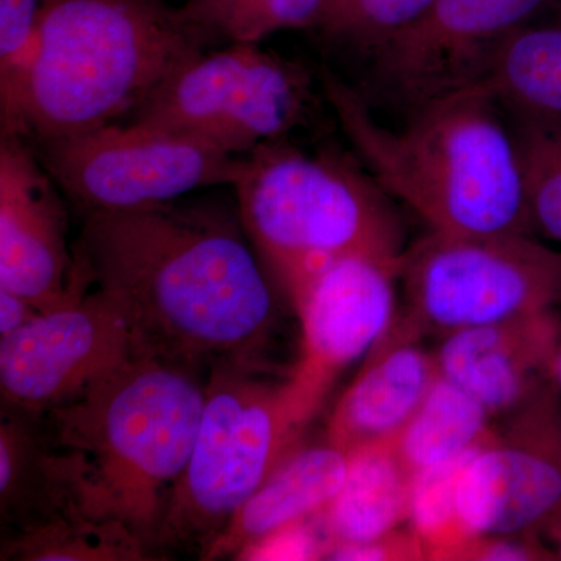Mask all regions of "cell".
Here are the masks:
<instances>
[{
  "label": "cell",
  "mask_w": 561,
  "mask_h": 561,
  "mask_svg": "<svg viewBox=\"0 0 561 561\" xmlns=\"http://www.w3.org/2000/svg\"><path fill=\"white\" fill-rule=\"evenodd\" d=\"M552 379L561 393V341L552 362Z\"/></svg>",
  "instance_id": "obj_32"
},
{
  "label": "cell",
  "mask_w": 561,
  "mask_h": 561,
  "mask_svg": "<svg viewBox=\"0 0 561 561\" xmlns=\"http://www.w3.org/2000/svg\"><path fill=\"white\" fill-rule=\"evenodd\" d=\"M205 398L198 373L135 357L79 400L43 415L51 442L68 457L83 512L127 524L153 553Z\"/></svg>",
  "instance_id": "obj_4"
},
{
  "label": "cell",
  "mask_w": 561,
  "mask_h": 561,
  "mask_svg": "<svg viewBox=\"0 0 561 561\" xmlns=\"http://www.w3.org/2000/svg\"><path fill=\"white\" fill-rule=\"evenodd\" d=\"M0 560L146 561L157 560L146 542L117 519L72 512L39 529L7 537Z\"/></svg>",
  "instance_id": "obj_22"
},
{
  "label": "cell",
  "mask_w": 561,
  "mask_h": 561,
  "mask_svg": "<svg viewBox=\"0 0 561 561\" xmlns=\"http://www.w3.org/2000/svg\"><path fill=\"white\" fill-rule=\"evenodd\" d=\"M508 113L531 230L561 243V117Z\"/></svg>",
  "instance_id": "obj_23"
},
{
  "label": "cell",
  "mask_w": 561,
  "mask_h": 561,
  "mask_svg": "<svg viewBox=\"0 0 561 561\" xmlns=\"http://www.w3.org/2000/svg\"><path fill=\"white\" fill-rule=\"evenodd\" d=\"M482 88L505 111L561 117V0L502 44Z\"/></svg>",
  "instance_id": "obj_20"
},
{
  "label": "cell",
  "mask_w": 561,
  "mask_h": 561,
  "mask_svg": "<svg viewBox=\"0 0 561 561\" xmlns=\"http://www.w3.org/2000/svg\"><path fill=\"white\" fill-rule=\"evenodd\" d=\"M398 311L335 402L327 437L346 454L393 442L438 379L434 350Z\"/></svg>",
  "instance_id": "obj_16"
},
{
  "label": "cell",
  "mask_w": 561,
  "mask_h": 561,
  "mask_svg": "<svg viewBox=\"0 0 561 561\" xmlns=\"http://www.w3.org/2000/svg\"><path fill=\"white\" fill-rule=\"evenodd\" d=\"M401 264L348 254L328 262L287 295L301 328L291 376L321 404L343 370L364 359L393 323Z\"/></svg>",
  "instance_id": "obj_13"
},
{
  "label": "cell",
  "mask_w": 561,
  "mask_h": 561,
  "mask_svg": "<svg viewBox=\"0 0 561 561\" xmlns=\"http://www.w3.org/2000/svg\"><path fill=\"white\" fill-rule=\"evenodd\" d=\"M184 11L219 44H260L289 28H312L321 0H186Z\"/></svg>",
  "instance_id": "obj_24"
},
{
  "label": "cell",
  "mask_w": 561,
  "mask_h": 561,
  "mask_svg": "<svg viewBox=\"0 0 561 561\" xmlns=\"http://www.w3.org/2000/svg\"><path fill=\"white\" fill-rule=\"evenodd\" d=\"M320 409L291 368H210L194 449L154 535L158 560L181 549L203 559L232 516L305 438Z\"/></svg>",
  "instance_id": "obj_6"
},
{
  "label": "cell",
  "mask_w": 561,
  "mask_h": 561,
  "mask_svg": "<svg viewBox=\"0 0 561 561\" xmlns=\"http://www.w3.org/2000/svg\"><path fill=\"white\" fill-rule=\"evenodd\" d=\"M72 247L91 289L119 309L136 356L195 373L225 364L276 367L271 348L286 297L238 209L175 201L91 210L81 214Z\"/></svg>",
  "instance_id": "obj_1"
},
{
  "label": "cell",
  "mask_w": 561,
  "mask_h": 561,
  "mask_svg": "<svg viewBox=\"0 0 561 561\" xmlns=\"http://www.w3.org/2000/svg\"><path fill=\"white\" fill-rule=\"evenodd\" d=\"M135 357L119 309L92 289L0 339L2 405L46 415L79 400Z\"/></svg>",
  "instance_id": "obj_12"
},
{
  "label": "cell",
  "mask_w": 561,
  "mask_h": 561,
  "mask_svg": "<svg viewBox=\"0 0 561 561\" xmlns=\"http://www.w3.org/2000/svg\"><path fill=\"white\" fill-rule=\"evenodd\" d=\"M557 0H434L411 28L371 51V81L401 108L482 88L513 33Z\"/></svg>",
  "instance_id": "obj_11"
},
{
  "label": "cell",
  "mask_w": 561,
  "mask_h": 561,
  "mask_svg": "<svg viewBox=\"0 0 561 561\" xmlns=\"http://www.w3.org/2000/svg\"><path fill=\"white\" fill-rule=\"evenodd\" d=\"M540 535H476L457 551L454 561H557Z\"/></svg>",
  "instance_id": "obj_28"
},
{
  "label": "cell",
  "mask_w": 561,
  "mask_h": 561,
  "mask_svg": "<svg viewBox=\"0 0 561 561\" xmlns=\"http://www.w3.org/2000/svg\"><path fill=\"white\" fill-rule=\"evenodd\" d=\"M493 421L481 402L438 376L419 411L393 442L405 467L415 476L467 457L489 434Z\"/></svg>",
  "instance_id": "obj_21"
},
{
  "label": "cell",
  "mask_w": 561,
  "mask_h": 561,
  "mask_svg": "<svg viewBox=\"0 0 561 561\" xmlns=\"http://www.w3.org/2000/svg\"><path fill=\"white\" fill-rule=\"evenodd\" d=\"M400 316L423 335L553 311L561 306V253L534 236L431 232L405 250Z\"/></svg>",
  "instance_id": "obj_7"
},
{
  "label": "cell",
  "mask_w": 561,
  "mask_h": 561,
  "mask_svg": "<svg viewBox=\"0 0 561 561\" xmlns=\"http://www.w3.org/2000/svg\"><path fill=\"white\" fill-rule=\"evenodd\" d=\"M467 457L413 476L408 524L423 541L427 560L454 561L471 538L461 526L456 507L457 478Z\"/></svg>",
  "instance_id": "obj_26"
},
{
  "label": "cell",
  "mask_w": 561,
  "mask_h": 561,
  "mask_svg": "<svg viewBox=\"0 0 561 561\" xmlns=\"http://www.w3.org/2000/svg\"><path fill=\"white\" fill-rule=\"evenodd\" d=\"M232 187L243 230L286 300L337 257L401 262L408 250L393 198L342 151L311 154L287 138L268 140L243 157Z\"/></svg>",
  "instance_id": "obj_5"
},
{
  "label": "cell",
  "mask_w": 561,
  "mask_h": 561,
  "mask_svg": "<svg viewBox=\"0 0 561 561\" xmlns=\"http://www.w3.org/2000/svg\"><path fill=\"white\" fill-rule=\"evenodd\" d=\"M437 341L438 375L470 393L497 419L551 381L561 317L553 309L467 328Z\"/></svg>",
  "instance_id": "obj_15"
},
{
  "label": "cell",
  "mask_w": 561,
  "mask_h": 561,
  "mask_svg": "<svg viewBox=\"0 0 561 561\" xmlns=\"http://www.w3.org/2000/svg\"><path fill=\"white\" fill-rule=\"evenodd\" d=\"M456 507L470 537H542L561 508V393L553 379L494 419L461 467Z\"/></svg>",
  "instance_id": "obj_10"
},
{
  "label": "cell",
  "mask_w": 561,
  "mask_h": 561,
  "mask_svg": "<svg viewBox=\"0 0 561 561\" xmlns=\"http://www.w3.org/2000/svg\"><path fill=\"white\" fill-rule=\"evenodd\" d=\"M31 146L81 214L147 208L179 201L192 191L232 186L245 157L131 121Z\"/></svg>",
  "instance_id": "obj_9"
},
{
  "label": "cell",
  "mask_w": 561,
  "mask_h": 561,
  "mask_svg": "<svg viewBox=\"0 0 561 561\" xmlns=\"http://www.w3.org/2000/svg\"><path fill=\"white\" fill-rule=\"evenodd\" d=\"M72 512H83L79 491L68 457L51 442L43 416L2 405L0 516L9 537Z\"/></svg>",
  "instance_id": "obj_18"
},
{
  "label": "cell",
  "mask_w": 561,
  "mask_h": 561,
  "mask_svg": "<svg viewBox=\"0 0 561 561\" xmlns=\"http://www.w3.org/2000/svg\"><path fill=\"white\" fill-rule=\"evenodd\" d=\"M66 201L31 142L0 135V289L43 313L92 290L77 272Z\"/></svg>",
  "instance_id": "obj_14"
},
{
  "label": "cell",
  "mask_w": 561,
  "mask_h": 561,
  "mask_svg": "<svg viewBox=\"0 0 561 561\" xmlns=\"http://www.w3.org/2000/svg\"><path fill=\"white\" fill-rule=\"evenodd\" d=\"M542 540L548 542L549 548L556 552L557 559L561 560V508L542 531Z\"/></svg>",
  "instance_id": "obj_31"
},
{
  "label": "cell",
  "mask_w": 561,
  "mask_h": 561,
  "mask_svg": "<svg viewBox=\"0 0 561 561\" xmlns=\"http://www.w3.org/2000/svg\"><path fill=\"white\" fill-rule=\"evenodd\" d=\"M319 81L357 160L431 232L535 236L512 128L485 88L426 103L391 130L331 69Z\"/></svg>",
  "instance_id": "obj_3"
},
{
  "label": "cell",
  "mask_w": 561,
  "mask_h": 561,
  "mask_svg": "<svg viewBox=\"0 0 561 561\" xmlns=\"http://www.w3.org/2000/svg\"><path fill=\"white\" fill-rule=\"evenodd\" d=\"M41 0H0V81L9 79L35 35Z\"/></svg>",
  "instance_id": "obj_27"
},
{
  "label": "cell",
  "mask_w": 561,
  "mask_h": 561,
  "mask_svg": "<svg viewBox=\"0 0 561 561\" xmlns=\"http://www.w3.org/2000/svg\"><path fill=\"white\" fill-rule=\"evenodd\" d=\"M217 44L168 0H41L31 49L0 81V135L39 142L127 119Z\"/></svg>",
  "instance_id": "obj_2"
},
{
  "label": "cell",
  "mask_w": 561,
  "mask_h": 561,
  "mask_svg": "<svg viewBox=\"0 0 561 561\" xmlns=\"http://www.w3.org/2000/svg\"><path fill=\"white\" fill-rule=\"evenodd\" d=\"M348 467L350 454L327 434L319 442L302 438L232 516L202 560L242 559L276 531L311 518L341 491Z\"/></svg>",
  "instance_id": "obj_17"
},
{
  "label": "cell",
  "mask_w": 561,
  "mask_h": 561,
  "mask_svg": "<svg viewBox=\"0 0 561 561\" xmlns=\"http://www.w3.org/2000/svg\"><path fill=\"white\" fill-rule=\"evenodd\" d=\"M412 485V471L402 461L394 442L351 453L341 491L316 513L327 540V553L339 546L376 540L405 526L411 515Z\"/></svg>",
  "instance_id": "obj_19"
},
{
  "label": "cell",
  "mask_w": 561,
  "mask_h": 561,
  "mask_svg": "<svg viewBox=\"0 0 561 561\" xmlns=\"http://www.w3.org/2000/svg\"><path fill=\"white\" fill-rule=\"evenodd\" d=\"M324 560L424 561L427 553L419 535L405 524L376 540L331 549Z\"/></svg>",
  "instance_id": "obj_29"
},
{
  "label": "cell",
  "mask_w": 561,
  "mask_h": 561,
  "mask_svg": "<svg viewBox=\"0 0 561 561\" xmlns=\"http://www.w3.org/2000/svg\"><path fill=\"white\" fill-rule=\"evenodd\" d=\"M39 313L43 312L21 295L0 289V339L9 337L27 327Z\"/></svg>",
  "instance_id": "obj_30"
},
{
  "label": "cell",
  "mask_w": 561,
  "mask_h": 561,
  "mask_svg": "<svg viewBox=\"0 0 561 561\" xmlns=\"http://www.w3.org/2000/svg\"><path fill=\"white\" fill-rule=\"evenodd\" d=\"M313 77L260 44H228L181 65L128 121L191 136L243 157L308 122Z\"/></svg>",
  "instance_id": "obj_8"
},
{
  "label": "cell",
  "mask_w": 561,
  "mask_h": 561,
  "mask_svg": "<svg viewBox=\"0 0 561 561\" xmlns=\"http://www.w3.org/2000/svg\"><path fill=\"white\" fill-rule=\"evenodd\" d=\"M434 0H321L313 31L332 46L370 55L411 28Z\"/></svg>",
  "instance_id": "obj_25"
}]
</instances>
